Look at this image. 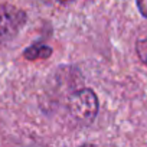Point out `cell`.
<instances>
[{"mask_svg": "<svg viewBox=\"0 0 147 147\" xmlns=\"http://www.w3.org/2000/svg\"><path fill=\"white\" fill-rule=\"evenodd\" d=\"M68 110L78 123L90 124L98 113V98L92 90H80L74 92L68 101Z\"/></svg>", "mask_w": 147, "mask_h": 147, "instance_id": "cell-1", "label": "cell"}, {"mask_svg": "<svg viewBox=\"0 0 147 147\" xmlns=\"http://www.w3.org/2000/svg\"><path fill=\"white\" fill-rule=\"evenodd\" d=\"M26 23V13L12 5L0 6V43L13 39Z\"/></svg>", "mask_w": 147, "mask_h": 147, "instance_id": "cell-2", "label": "cell"}, {"mask_svg": "<svg viewBox=\"0 0 147 147\" xmlns=\"http://www.w3.org/2000/svg\"><path fill=\"white\" fill-rule=\"evenodd\" d=\"M51 55V49L46 46H30L25 51V56L28 59H38V58H46Z\"/></svg>", "mask_w": 147, "mask_h": 147, "instance_id": "cell-3", "label": "cell"}, {"mask_svg": "<svg viewBox=\"0 0 147 147\" xmlns=\"http://www.w3.org/2000/svg\"><path fill=\"white\" fill-rule=\"evenodd\" d=\"M136 52H137L140 61H141L144 65H147V38L137 42V45H136Z\"/></svg>", "mask_w": 147, "mask_h": 147, "instance_id": "cell-4", "label": "cell"}, {"mask_svg": "<svg viewBox=\"0 0 147 147\" xmlns=\"http://www.w3.org/2000/svg\"><path fill=\"white\" fill-rule=\"evenodd\" d=\"M136 2H137V7H138L140 13L144 18H147V0H136Z\"/></svg>", "mask_w": 147, "mask_h": 147, "instance_id": "cell-5", "label": "cell"}, {"mask_svg": "<svg viewBox=\"0 0 147 147\" xmlns=\"http://www.w3.org/2000/svg\"><path fill=\"white\" fill-rule=\"evenodd\" d=\"M42 2L52 3V5H62V3H69V2H74V0H42Z\"/></svg>", "mask_w": 147, "mask_h": 147, "instance_id": "cell-6", "label": "cell"}]
</instances>
